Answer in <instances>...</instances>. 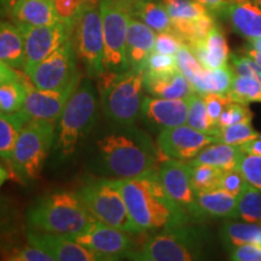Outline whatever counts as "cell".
Segmentation results:
<instances>
[{
    "instance_id": "48",
    "label": "cell",
    "mask_w": 261,
    "mask_h": 261,
    "mask_svg": "<svg viewBox=\"0 0 261 261\" xmlns=\"http://www.w3.org/2000/svg\"><path fill=\"white\" fill-rule=\"evenodd\" d=\"M22 75L17 73L14 68L9 67L8 64H5L4 62L0 61V84L8 83V81H14L22 79Z\"/></svg>"
},
{
    "instance_id": "8",
    "label": "cell",
    "mask_w": 261,
    "mask_h": 261,
    "mask_svg": "<svg viewBox=\"0 0 261 261\" xmlns=\"http://www.w3.org/2000/svg\"><path fill=\"white\" fill-rule=\"evenodd\" d=\"M77 194L97 220L128 233H140L130 217L117 180L97 179L89 181Z\"/></svg>"
},
{
    "instance_id": "22",
    "label": "cell",
    "mask_w": 261,
    "mask_h": 261,
    "mask_svg": "<svg viewBox=\"0 0 261 261\" xmlns=\"http://www.w3.org/2000/svg\"><path fill=\"white\" fill-rule=\"evenodd\" d=\"M156 32L136 17H130L127 31V58L129 67L144 65L152 51Z\"/></svg>"
},
{
    "instance_id": "53",
    "label": "cell",
    "mask_w": 261,
    "mask_h": 261,
    "mask_svg": "<svg viewBox=\"0 0 261 261\" xmlns=\"http://www.w3.org/2000/svg\"><path fill=\"white\" fill-rule=\"evenodd\" d=\"M16 0H0V14H8Z\"/></svg>"
},
{
    "instance_id": "30",
    "label": "cell",
    "mask_w": 261,
    "mask_h": 261,
    "mask_svg": "<svg viewBox=\"0 0 261 261\" xmlns=\"http://www.w3.org/2000/svg\"><path fill=\"white\" fill-rule=\"evenodd\" d=\"M233 76V68L228 64L217 68V69H204L198 80L192 86L196 92L200 94L219 93L227 96Z\"/></svg>"
},
{
    "instance_id": "37",
    "label": "cell",
    "mask_w": 261,
    "mask_h": 261,
    "mask_svg": "<svg viewBox=\"0 0 261 261\" xmlns=\"http://www.w3.org/2000/svg\"><path fill=\"white\" fill-rule=\"evenodd\" d=\"M218 143H225L230 145H241L249 140L260 138L261 135L253 128L252 122H242L218 129Z\"/></svg>"
},
{
    "instance_id": "9",
    "label": "cell",
    "mask_w": 261,
    "mask_h": 261,
    "mask_svg": "<svg viewBox=\"0 0 261 261\" xmlns=\"http://www.w3.org/2000/svg\"><path fill=\"white\" fill-rule=\"evenodd\" d=\"M104 35V61L109 73H122L129 69L127 58V31H128L130 0H100Z\"/></svg>"
},
{
    "instance_id": "25",
    "label": "cell",
    "mask_w": 261,
    "mask_h": 261,
    "mask_svg": "<svg viewBox=\"0 0 261 261\" xmlns=\"http://www.w3.org/2000/svg\"><path fill=\"white\" fill-rule=\"evenodd\" d=\"M198 205L204 215H211L214 218H238L237 197L228 192L220 190L204 191L196 194Z\"/></svg>"
},
{
    "instance_id": "41",
    "label": "cell",
    "mask_w": 261,
    "mask_h": 261,
    "mask_svg": "<svg viewBox=\"0 0 261 261\" xmlns=\"http://www.w3.org/2000/svg\"><path fill=\"white\" fill-rule=\"evenodd\" d=\"M57 14L62 21L76 25V22L87 5L98 0H54Z\"/></svg>"
},
{
    "instance_id": "43",
    "label": "cell",
    "mask_w": 261,
    "mask_h": 261,
    "mask_svg": "<svg viewBox=\"0 0 261 261\" xmlns=\"http://www.w3.org/2000/svg\"><path fill=\"white\" fill-rule=\"evenodd\" d=\"M146 73L162 74L178 70L177 58L173 55H165L152 51L144 64Z\"/></svg>"
},
{
    "instance_id": "11",
    "label": "cell",
    "mask_w": 261,
    "mask_h": 261,
    "mask_svg": "<svg viewBox=\"0 0 261 261\" xmlns=\"http://www.w3.org/2000/svg\"><path fill=\"white\" fill-rule=\"evenodd\" d=\"M76 47L73 40L55 51L51 56L28 71L33 85L41 90H61L81 80L76 64Z\"/></svg>"
},
{
    "instance_id": "55",
    "label": "cell",
    "mask_w": 261,
    "mask_h": 261,
    "mask_svg": "<svg viewBox=\"0 0 261 261\" xmlns=\"http://www.w3.org/2000/svg\"><path fill=\"white\" fill-rule=\"evenodd\" d=\"M250 2L255 3V4H257V5H260V6H261V0H250Z\"/></svg>"
},
{
    "instance_id": "38",
    "label": "cell",
    "mask_w": 261,
    "mask_h": 261,
    "mask_svg": "<svg viewBox=\"0 0 261 261\" xmlns=\"http://www.w3.org/2000/svg\"><path fill=\"white\" fill-rule=\"evenodd\" d=\"M237 171L241 172L244 179L250 185L261 190V156L255 154H249L241 150L238 158Z\"/></svg>"
},
{
    "instance_id": "28",
    "label": "cell",
    "mask_w": 261,
    "mask_h": 261,
    "mask_svg": "<svg viewBox=\"0 0 261 261\" xmlns=\"http://www.w3.org/2000/svg\"><path fill=\"white\" fill-rule=\"evenodd\" d=\"M240 154V145L213 143L202 149L197 156L190 161L194 163H205V165L215 166L224 171H228V169L236 168Z\"/></svg>"
},
{
    "instance_id": "5",
    "label": "cell",
    "mask_w": 261,
    "mask_h": 261,
    "mask_svg": "<svg viewBox=\"0 0 261 261\" xmlns=\"http://www.w3.org/2000/svg\"><path fill=\"white\" fill-rule=\"evenodd\" d=\"M203 232L185 224L163 228L142 248L130 250L127 257L136 261H194L203 259Z\"/></svg>"
},
{
    "instance_id": "54",
    "label": "cell",
    "mask_w": 261,
    "mask_h": 261,
    "mask_svg": "<svg viewBox=\"0 0 261 261\" xmlns=\"http://www.w3.org/2000/svg\"><path fill=\"white\" fill-rule=\"evenodd\" d=\"M2 230H3V228H0V236H2ZM3 248H4V247L2 246V237H0V255H2V250H3Z\"/></svg>"
},
{
    "instance_id": "40",
    "label": "cell",
    "mask_w": 261,
    "mask_h": 261,
    "mask_svg": "<svg viewBox=\"0 0 261 261\" xmlns=\"http://www.w3.org/2000/svg\"><path fill=\"white\" fill-rule=\"evenodd\" d=\"M177 58V64L179 70L181 71L185 76L188 77V80L194 85L196 81L198 80V77L201 76V74L203 73L204 68L197 58L195 57V55L192 54L190 47L188 45H182L180 50L175 55Z\"/></svg>"
},
{
    "instance_id": "19",
    "label": "cell",
    "mask_w": 261,
    "mask_h": 261,
    "mask_svg": "<svg viewBox=\"0 0 261 261\" xmlns=\"http://www.w3.org/2000/svg\"><path fill=\"white\" fill-rule=\"evenodd\" d=\"M237 34L248 41L261 38V6L250 0H230L221 12Z\"/></svg>"
},
{
    "instance_id": "21",
    "label": "cell",
    "mask_w": 261,
    "mask_h": 261,
    "mask_svg": "<svg viewBox=\"0 0 261 261\" xmlns=\"http://www.w3.org/2000/svg\"><path fill=\"white\" fill-rule=\"evenodd\" d=\"M144 89L151 96L167 99H187L196 92L192 84L179 69L162 74L145 71Z\"/></svg>"
},
{
    "instance_id": "2",
    "label": "cell",
    "mask_w": 261,
    "mask_h": 261,
    "mask_svg": "<svg viewBox=\"0 0 261 261\" xmlns=\"http://www.w3.org/2000/svg\"><path fill=\"white\" fill-rule=\"evenodd\" d=\"M117 184L140 233L190 224L189 215L166 194L159 175L117 179Z\"/></svg>"
},
{
    "instance_id": "45",
    "label": "cell",
    "mask_w": 261,
    "mask_h": 261,
    "mask_svg": "<svg viewBox=\"0 0 261 261\" xmlns=\"http://www.w3.org/2000/svg\"><path fill=\"white\" fill-rule=\"evenodd\" d=\"M247 182L248 181L241 174L240 171H237L236 168L228 169V171H224L223 175H221L219 189L237 197L243 191V189L246 188Z\"/></svg>"
},
{
    "instance_id": "56",
    "label": "cell",
    "mask_w": 261,
    "mask_h": 261,
    "mask_svg": "<svg viewBox=\"0 0 261 261\" xmlns=\"http://www.w3.org/2000/svg\"><path fill=\"white\" fill-rule=\"evenodd\" d=\"M0 228H3V220H2V217H0Z\"/></svg>"
},
{
    "instance_id": "44",
    "label": "cell",
    "mask_w": 261,
    "mask_h": 261,
    "mask_svg": "<svg viewBox=\"0 0 261 261\" xmlns=\"http://www.w3.org/2000/svg\"><path fill=\"white\" fill-rule=\"evenodd\" d=\"M203 97L205 108H207L208 116H210L211 121L218 127V121H219V117L221 113L224 112L225 108L227 107V104H230L232 100L228 96L219 93H207L202 94ZM219 128V127H218Z\"/></svg>"
},
{
    "instance_id": "39",
    "label": "cell",
    "mask_w": 261,
    "mask_h": 261,
    "mask_svg": "<svg viewBox=\"0 0 261 261\" xmlns=\"http://www.w3.org/2000/svg\"><path fill=\"white\" fill-rule=\"evenodd\" d=\"M2 259L9 261H55L50 254H47L40 248L32 246L3 248Z\"/></svg>"
},
{
    "instance_id": "24",
    "label": "cell",
    "mask_w": 261,
    "mask_h": 261,
    "mask_svg": "<svg viewBox=\"0 0 261 261\" xmlns=\"http://www.w3.org/2000/svg\"><path fill=\"white\" fill-rule=\"evenodd\" d=\"M0 61L16 70L24 71V39L15 23L0 21Z\"/></svg>"
},
{
    "instance_id": "1",
    "label": "cell",
    "mask_w": 261,
    "mask_h": 261,
    "mask_svg": "<svg viewBox=\"0 0 261 261\" xmlns=\"http://www.w3.org/2000/svg\"><path fill=\"white\" fill-rule=\"evenodd\" d=\"M120 127L97 142L104 171L117 179L158 177L160 165L167 159L158 144L135 125Z\"/></svg>"
},
{
    "instance_id": "14",
    "label": "cell",
    "mask_w": 261,
    "mask_h": 261,
    "mask_svg": "<svg viewBox=\"0 0 261 261\" xmlns=\"http://www.w3.org/2000/svg\"><path fill=\"white\" fill-rule=\"evenodd\" d=\"M213 143H218L214 135L201 132L189 125L160 130L156 140L163 156L180 161L195 159L202 149Z\"/></svg>"
},
{
    "instance_id": "50",
    "label": "cell",
    "mask_w": 261,
    "mask_h": 261,
    "mask_svg": "<svg viewBox=\"0 0 261 261\" xmlns=\"http://www.w3.org/2000/svg\"><path fill=\"white\" fill-rule=\"evenodd\" d=\"M241 150L244 152H249V154H255L261 156V137L260 138L249 140V142L244 143V144L240 145Z\"/></svg>"
},
{
    "instance_id": "29",
    "label": "cell",
    "mask_w": 261,
    "mask_h": 261,
    "mask_svg": "<svg viewBox=\"0 0 261 261\" xmlns=\"http://www.w3.org/2000/svg\"><path fill=\"white\" fill-rule=\"evenodd\" d=\"M220 237L227 249L241 244L261 246V224L225 221L220 231Z\"/></svg>"
},
{
    "instance_id": "46",
    "label": "cell",
    "mask_w": 261,
    "mask_h": 261,
    "mask_svg": "<svg viewBox=\"0 0 261 261\" xmlns=\"http://www.w3.org/2000/svg\"><path fill=\"white\" fill-rule=\"evenodd\" d=\"M182 45H184V42L174 33L162 32L156 34L154 51L160 52V54L173 55V56H175Z\"/></svg>"
},
{
    "instance_id": "31",
    "label": "cell",
    "mask_w": 261,
    "mask_h": 261,
    "mask_svg": "<svg viewBox=\"0 0 261 261\" xmlns=\"http://www.w3.org/2000/svg\"><path fill=\"white\" fill-rule=\"evenodd\" d=\"M189 167H190L192 187H194L196 194L219 189L220 178L223 175L224 169L215 167V166L205 165V163H194L191 161L189 162Z\"/></svg>"
},
{
    "instance_id": "27",
    "label": "cell",
    "mask_w": 261,
    "mask_h": 261,
    "mask_svg": "<svg viewBox=\"0 0 261 261\" xmlns=\"http://www.w3.org/2000/svg\"><path fill=\"white\" fill-rule=\"evenodd\" d=\"M29 120L31 117L23 110L11 114L0 113V159L9 165L11 163L16 139Z\"/></svg>"
},
{
    "instance_id": "18",
    "label": "cell",
    "mask_w": 261,
    "mask_h": 261,
    "mask_svg": "<svg viewBox=\"0 0 261 261\" xmlns=\"http://www.w3.org/2000/svg\"><path fill=\"white\" fill-rule=\"evenodd\" d=\"M140 117L146 125L159 130L187 123L188 100L144 97Z\"/></svg>"
},
{
    "instance_id": "10",
    "label": "cell",
    "mask_w": 261,
    "mask_h": 261,
    "mask_svg": "<svg viewBox=\"0 0 261 261\" xmlns=\"http://www.w3.org/2000/svg\"><path fill=\"white\" fill-rule=\"evenodd\" d=\"M75 47L90 77L106 73L102 16L97 3L87 5L75 25Z\"/></svg>"
},
{
    "instance_id": "20",
    "label": "cell",
    "mask_w": 261,
    "mask_h": 261,
    "mask_svg": "<svg viewBox=\"0 0 261 261\" xmlns=\"http://www.w3.org/2000/svg\"><path fill=\"white\" fill-rule=\"evenodd\" d=\"M9 17L17 25H48L61 21L54 0H16Z\"/></svg>"
},
{
    "instance_id": "34",
    "label": "cell",
    "mask_w": 261,
    "mask_h": 261,
    "mask_svg": "<svg viewBox=\"0 0 261 261\" xmlns=\"http://www.w3.org/2000/svg\"><path fill=\"white\" fill-rule=\"evenodd\" d=\"M188 100V120L187 123L194 128L201 130V132L210 133V135H217L218 127L211 121L208 116L207 108L202 94L195 92L190 97L187 98Z\"/></svg>"
},
{
    "instance_id": "36",
    "label": "cell",
    "mask_w": 261,
    "mask_h": 261,
    "mask_svg": "<svg viewBox=\"0 0 261 261\" xmlns=\"http://www.w3.org/2000/svg\"><path fill=\"white\" fill-rule=\"evenodd\" d=\"M161 3L172 22L189 21L210 12L203 5L195 0H162Z\"/></svg>"
},
{
    "instance_id": "42",
    "label": "cell",
    "mask_w": 261,
    "mask_h": 261,
    "mask_svg": "<svg viewBox=\"0 0 261 261\" xmlns=\"http://www.w3.org/2000/svg\"><path fill=\"white\" fill-rule=\"evenodd\" d=\"M252 119L253 114L248 109V106L237 102H231L230 104H227L224 112L221 113L219 121H218V127L223 128V127L236 125V123L252 122Z\"/></svg>"
},
{
    "instance_id": "23",
    "label": "cell",
    "mask_w": 261,
    "mask_h": 261,
    "mask_svg": "<svg viewBox=\"0 0 261 261\" xmlns=\"http://www.w3.org/2000/svg\"><path fill=\"white\" fill-rule=\"evenodd\" d=\"M189 47L204 69H217L227 65L230 50L226 38L218 25L212 29L204 40L195 42Z\"/></svg>"
},
{
    "instance_id": "4",
    "label": "cell",
    "mask_w": 261,
    "mask_h": 261,
    "mask_svg": "<svg viewBox=\"0 0 261 261\" xmlns=\"http://www.w3.org/2000/svg\"><path fill=\"white\" fill-rule=\"evenodd\" d=\"M98 79V90L106 116L117 126L135 125L140 117L144 99V65L130 67L122 73L106 71Z\"/></svg>"
},
{
    "instance_id": "16",
    "label": "cell",
    "mask_w": 261,
    "mask_h": 261,
    "mask_svg": "<svg viewBox=\"0 0 261 261\" xmlns=\"http://www.w3.org/2000/svg\"><path fill=\"white\" fill-rule=\"evenodd\" d=\"M80 81L61 90H41L35 87L29 79H24L27 96L22 110L31 119L56 122L60 120L68 100L79 86Z\"/></svg>"
},
{
    "instance_id": "47",
    "label": "cell",
    "mask_w": 261,
    "mask_h": 261,
    "mask_svg": "<svg viewBox=\"0 0 261 261\" xmlns=\"http://www.w3.org/2000/svg\"><path fill=\"white\" fill-rule=\"evenodd\" d=\"M230 259L233 261H261V246L241 244L230 249Z\"/></svg>"
},
{
    "instance_id": "12",
    "label": "cell",
    "mask_w": 261,
    "mask_h": 261,
    "mask_svg": "<svg viewBox=\"0 0 261 261\" xmlns=\"http://www.w3.org/2000/svg\"><path fill=\"white\" fill-rule=\"evenodd\" d=\"M17 25V24H16ZM24 39L25 67L23 73L27 74L33 67L51 56L55 51L69 41L75 29V24L65 21L48 25H17Z\"/></svg>"
},
{
    "instance_id": "13",
    "label": "cell",
    "mask_w": 261,
    "mask_h": 261,
    "mask_svg": "<svg viewBox=\"0 0 261 261\" xmlns=\"http://www.w3.org/2000/svg\"><path fill=\"white\" fill-rule=\"evenodd\" d=\"M159 179L169 198L175 202L191 220H200L204 217L192 187L189 163L174 159L163 160L160 165Z\"/></svg>"
},
{
    "instance_id": "49",
    "label": "cell",
    "mask_w": 261,
    "mask_h": 261,
    "mask_svg": "<svg viewBox=\"0 0 261 261\" xmlns=\"http://www.w3.org/2000/svg\"><path fill=\"white\" fill-rule=\"evenodd\" d=\"M204 6L208 11L214 12V14H220L223 12L225 6L228 4L230 0H195Z\"/></svg>"
},
{
    "instance_id": "6",
    "label": "cell",
    "mask_w": 261,
    "mask_h": 261,
    "mask_svg": "<svg viewBox=\"0 0 261 261\" xmlns=\"http://www.w3.org/2000/svg\"><path fill=\"white\" fill-rule=\"evenodd\" d=\"M97 92L90 80L80 81L58 120L57 149L62 156H69L80 140L90 133L97 116Z\"/></svg>"
},
{
    "instance_id": "52",
    "label": "cell",
    "mask_w": 261,
    "mask_h": 261,
    "mask_svg": "<svg viewBox=\"0 0 261 261\" xmlns=\"http://www.w3.org/2000/svg\"><path fill=\"white\" fill-rule=\"evenodd\" d=\"M9 179H10L9 171L2 165V163H0V188H2L3 185L9 180Z\"/></svg>"
},
{
    "instance_id": "3",
    "label": "cell",
    "mask_w": 261,
    "mask_h": 261,
    "mask_svg": "<svg viewBox=\"0 0 261 261\" xmlns=\"http://www.w3.org/2000/svg\"><path fill=\"white\" fill-rule=\"evenodd\" d=\"M94 220L79 194L71 191L41 196L25 212L29 228L69 237L83 232Z\"/></svg>"
},
{
    "instance_id": "51",
    "label": "cell",
    "mask_w": 261,
    "mask_h": 261,
    "mask_svg": "<svg viewBox=\"0 0 261 261\" xmlns=\"http://www.w3.org/2000/svg\"><path fill=\"white\" fill-rule=\"evenodd\" d=\"M244 56H246V61H247V63L249 64L250 69H252V71H253L254 77H255V79H256L257 81H259V83L261 84V67H260L259 64L256 63L255 61H253L252 58L248 57L247 55H244Z\"/></svg>"
},
{
    "instance_id": "7",
    "label": "cell",
    "mask_w": 261,
    "mask_h": 261,
    "mask_svg": "<svg viewBox=\"0 0 261 261\" xmlns=\"http://www.w3.org/2000/svg\"><path fill=\"white\" fill-rule=\"evenodd\" d=\"M55 122L31 119L16 139L10 167L23 180H37L54 144Z\"/></svg>"
},
{
    "instance_id": "33",
    "label": "cell",
    "mask_w": 261,
    "mask_h": 261,
    "mask_svg": "<svg viewBox=\"0 0 261 261\" xmlns=\"http://www.w3.org/2000/svg\"><path fill=\"white\" fill-rule=\"evenodd\" d=\"M24 79L0 84V113L11 114L22 110L27 96Z\"/></svg>"
},
{
    "instance_id": "32",
    "label": "cell",
    "mask_w": 261,
    "mask_h": 261,
    "mask_svg": "<svg viewBox=\"0 0 261 261\" xmlns=\"http://www.w3.org/2000/svg\"><path fill=\"white\" fill-rule=\"evenodd\" d=\"M227 96L232 102L244 106H249L250 103H261V84L255 77L241 76L234 73Z\"/></svg>"
},
{
    "instance_id": "26",
    "label": "cell",
    "mask_w": 261,
    "mask_h": 261,
    "mask_svg": "<svg viewBox=\"0 0 261 261\" xmlns=\"http://www.w3.org/2000/svg\"><path fill=\"white\" fill-rule=\"evenodd\" d=\"M133 17L140 19L155 32H172V21L162 3L155 0H130Z\"/></svg>"
},
{
    "instance_id": "17",
    "label": "cell",
    "mask_w": 261,
    "mask_h": 261,
    "mask_svg": "<svg viewBox=\"0 0 261 261\" xmlns=\"http://www.w3.org/2000/svg\"><path fill=\"white\" fill-rule=\"evenodd\" d=\"M27 240L29 244L50 254L55 261H106L102 255L64 234L29 228Z\"/></svg>"
},
{
    "instance_id": "35",
    "label": "cell",
    "mask_w": 261,
    "mask_h": 261,
    "mask_svg": "<svg viewBox=\"0 0 261 261\" xmlns=\"http://www.w3.org/2000/svg\"><path fill=\"white\" fill-rule=\"evenodd\" d=\"M238 217L248 223L261 224V190L247 182L237 196Z\"/></svg>"
},
{
    "instance_id": "15",
    "label": "cell",
    "mask_w": 261,
    "mask_h": 261,
    "mask_svg": "<svg viewBox=\"0 0 261 261\" xmlns=\"http://www.w3.org/2000/svg\"><path fill=\"white\" fill-rule=\"evenodd\" d=\"M71 238L102 255L106 261L119 260L133 250V242L128 232L97 219L86 230Z\"/></svg>"
}]
</instances>
